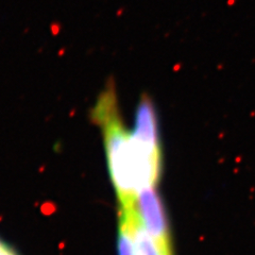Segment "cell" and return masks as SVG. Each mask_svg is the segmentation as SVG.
<instances>
[{
	"instance_id": "3957f363",
	"label": "cell",
	"mask_w": 255,
	"mask_h": 255,
	"mask_svg": "<svg viewBox=\"0 0 255 255\" xmlns=\"http://www.w3.org/2000/svg\"><path fill=\"white\" fill-rule=\"evenodd\" d=\"M119 218L127 222L130 229L135 255H172L166 254L154 238L147 232L134 206L128 209H120Z\"/></svg>"
},
{
	"instance_id": "5b68a950",
	"label": "cell",
	"mask_w": 255,
	"mask_h": 255,
	"mask_svg": "<svg viewBox=\"0 0 255 255\" xmlns=\"http://www.w3.org/2000/svg\"><path fill=\"white\" fill-rule=\"evenodd\" d=\"M0 255H18L13 248H11L5 243L0 246Z\"/></svg>"
},
{
	"instance_id": "277c9868",
	"label": "cell",
	"mask_w": 255,
	"mask_h": 255,
	"mask_svg": "<svg viewBox=\"0 0 255 255\" xmlns=\"http://www.w3.org/2000/svg\"><path fill=\"white\" fill-rule=\"evenodd\" d=\"M117 250L118 255H135L134 245L130 229L127 222L119 218V229H118V239H117Z\"/></svg>"
},
{
	"instance_id": "7a4b0ae2",
	"label": "cell",
	"mask_w": 255,
	"mask_h": 255,
	"mask_svg": "<svg viewBox=\"0 0 255 255\" xmlns=\"http://www.w3.org/2000/svg\"><path fill=\"white\" fill-rule=\"evenodd\" d=\"M134 208L147 232L166 254H172L166 211L155 187L145 188L138 192Z\"/></svg>"
},
{
	"instance_id": "8992f818",
	"label": "cell",
	"mask_w": 255,
	"mask_h": 255,
	"mask_svg": "<svg viewBox=\"0 0 255 255\" xmlns=\"http://www.w3.org/2000/svg\"><path fill=\"white\" fill-rule=\"evenodd\" d=\"M2 243H4V241H3V240H1V239H0V246H1Z\"/></svg>"
},
{
	"instance_id": "6da1fadb",
	"label": "cell",
	"mask_w": 255,
	"mask_h": 255,
	"mask_svg": "<svg viewBox=\"0 0 255 255\" xmlns=\"http://www.w3.org/2000/svg\"><path fill=\"white\" fill-rule=\"evenodd\" d=\"M92 118L102 130L107 165L120 209L134 206L137 190L134 180L131 151V133L120 117L117 95L113 80H110L92 111Z\"/></svg>"
}]
</instances>
